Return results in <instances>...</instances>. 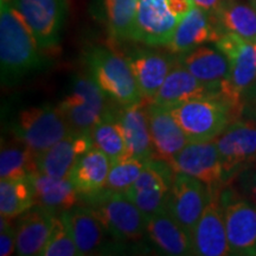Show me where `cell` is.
<instances>
[{"mask_svg":"<svg viewBox=\"0 0 256 256\" xmlns=\"http://www.w3.org/2000/svg\"><path fill=\"white\" fill-rule=\"evenodd\" d=\"M43 256H78L80 252L74 241L66 210L56 217L55 226L42 254Z\"/></svg>","mask_w":256,"mask_h":256,"instance_id":"d6a6232c","label":"cell"},{"mask_svg":"<svg viewBox=\"0 0 256 256\" xmlns=\"http://www.w3.org/2000/svg\"><path fill=\"white\" fill-rule=\"evenodd\" d=\"M144 166L145 162L130 156L110 162L106 188L120 192L126 191L139 178Z\"/></svg>","mask_w":256,"mask_h":256,"instance_id":"836d02e7","label":"cell"},{"mask_svg":"<svg viewBox=\"0 0 256 256\" xmlns=\"http://www.w3.org/2000/svg\"><path fill=\"white\" fill-rule=\"evenodd\" d=\"M92 146L104 153L110 162L128 156L122 127L116 113L108 112L92 130Z\"/></svg>","mask_w":256,"mask_h":256,"instance_id":"f546056e","label":"cell"},{"mask_svg":"<svg viewBox=\"0 0 256 256\" xmlns=\"http://www.w3.org/2000/svg\"><path fill=\"white\" fill-rule=\"evenodd\" d=\"M178 62L188 70L194 78L220 89V83L229 72V62L226 56L218 48L198 46L179 56Z\"/></svg>","mask_w":256,"mask_h":256,"instance_id":"484cf974","label":"cell"},{"mask_svg":"<svg viewBox=\"0 0 256 256\" xmlns=\"http://www.w3.org/2000/svg\"><path fill=\"white\" fill-rule=\"evenodd\" d=\"M110 168V159L100 150L92 147L74 165L69 180L81 197L90 196L106 188Z\"/></svg>","mask_w":256,"mask_h":256,"instance_id":"4316f807","label":"cell"},{"mask_svg":"<svg viewBox=\"0 0 256 256\" xmlns=\"http://www.w3.org/2000/svg\"><path fill=\"white\" fill-rule=\"evenodd\" d=\"M226 238L232 255H256V204L232 188L220 191Z\"/></svg>","mask_w":256,"mask_h":256,"instance_id":"ba28073f","label":"cell"},{"mask_svg":"<svg viewBox=\"0 0 256 256\" xmlns=\"http://www.w3.org/2000/svg\"><path fill=\"white\" fill-rule=\"evenodd\" d=\"M223 34L215 16L194 5L179 20L168 46L171 52L182 55L209 42L216 43Z\"/></svg>","mask_w":256,"mask_h":256,"instance_id":"2e32d148","label":"cell"},{"mask_svg":"<svg viewBox=\"0 0 256 256\" xmlns=\"http://www.w3.org/2000/svg\"><path fill=\"white\" fill-rule=\"evenodd\" d=\"M92 147L90 133L72 130L66 138L38 156V171L54 178H69L76 162Z\"/></svg>","mask_w":256,"mask_h":256,"instance_id":"e0dca14e","label":"cell"},{"mask_svg":"<svg viewBox=\"0 0 256 256\" xmlns=\"http://www.w3.org/2000/svg\"><path fill=\"white\" fill-rule=\"evenodd\" d=\"M247 120H249V121H252V124H255V126H256V116H255V118H249V119H247Z\"/></svg>","mask_w":256,"mask_h":256,"instance_id":"ab89813d","label":"cell"},{"mask_svg":"<svg viewBox=\"0 0 256 256\" xmlns=\"http://www.w3.org/2000/svg\"><path fill=\"white\" fill-rule=\"evenodd\" d=\"M150 128H151L153 158L168 164L177 153L188 145V139L168 108L150 104Z\"/></svg>","mask_w":256,"mask_h":256,"instance_id":"603a6c76","label":"cell"},{"mask_svg":"<svg viewBox=\"0 0 256 256\" xmlns=\"http://www.w3.org/2000/svg\"><path fill=\"white\" fill-rule=\"evenodd\" d=\"M209 197L210 190L206 184L188 174L174 172L166 209L192 236Z\"/></svg>","mask_w":256,"mask_h":256,"instance_id":"4fadbf2b","label":"cell"},{"mask_svg":"<svg viewBox=\"0 0 256 256\" xmlns=\"http://www.w3.org/2000/svg\"><path fill=\"white\" fill-rule=\"evenodd\" d=\"M168 0H139L130 40L150 46H168L179 23Z\"/></svg>","mask_w":256,"mask_h":256,"instance_id":"5bb4252c","label":"cell"},{"mask_svg":"<svg viewBox=\"0 0 256 256\" xmlns=\"http://www.w3.org/2000/svg\"><path fill=\"white\" fill-rule=\"evenodd\" d=\"M34 206L56 212L72 209L80 200V194L69 178H54L37 171L28 177Z\"/></svg>","mask_w":256,"mask_h":256,"instance_id":"d4e9b609","label":"cell"},{"mask_svg":"<svg viewBox=\"0 0 256 256\" xmlns=\"http://www.w3.org/2000/svg\"><path fill=\"white\" fill-rule=\"evenodd\" d=\"M55 212L37 206L19 216L16 224V252L22 256L40 255L56 222Z\"/></svg>","mask_w":256,"mask_h":256,"instance_id":"44dd1931","label":"cell"},{"mask_svg":"<svg viewBox=\"0 0 256 256\" xmlns=\"http://www.w3.org/2000/svg\"><path fill=\"white\" fill-rule=\"evenodd\" d=\"M36 38L20 14L8 0H0V64L2 80L14 83L43 66Z\"/></svg>","mask_w":256,"mask_h":256,"instance_id":"6da1fadb","label":"cell"},{"mask_svg":"<svg viewBox=\"0 0 256 256\" xmlns=\"http://www.w3.org/2000/svg\"><path fill=\"white\" fill-rule=\"evenodd\" d=\"M34 206V194L28 178L2 179L0 182V214L14 220Z\"/></svg>","mask_w":256,"mask_h":256,"instance_id":"1f68e13d","label":"cell"},{"mask_svg":"<svg viewBox=\"0 0 256 256\" xmlns=\"http://www.w3.org/2000/svg\"><path fill=\"white\" fill-rule=\"evenodd\" d=\"M254 46H255V54H256V42L254 43Z\"/></svg>","mask_w":256,"mask_h":256,"instance_id":"b9f144b4","label":"cell"},{"mask_svg":"<svg viewBox=\"0 0 256 256\" xmlns=\"http://www.w3.org/2000/svg\"><path fill=\"white\" fill-rule=\"evenodd\" d=\"M2 146L0 153L2 179H25L38 171V156L19 142Z\"/></svg>","mask_w":256,"mask_h":256,"instance_id":"4dcf8cb0","label":"cell"},{"mask_svg":"<svg viewBox=\"0 0 256 256\" xmlns=\"http://www.w3.org/2000/svg\"><path fill=\"white\" fill-rule=\"evenodd\" d=\"M127 60L142 98L150 101L153 100L168 74L178 64V60L147 50L133 51Z\"/></svg>","mask_w":256,"mask_h":256,"instance_id":"7402d4cb","label":"cell"},{"mask_svg":"<svg viewBox=\"0 0 256 256\" xmlns=\"http://www.w3.org/2000/svg\"><path fill=\"white\" fill-rule=\"evenodd\" d=\"M192 2H194V4L197 8L204 10L208 14L216 16L217 12L220 11V8L226 2V0H192Z\"/></svg>","mask_w":256,"mask_h":256,"instance_id":"f35d334b","label":"cell"},{"mask_svg":"<svg viewBox=\"0 0 256 256\" xmlns=\"http://www.w3.org/2000/svg\"><path fill=\"white\" fill-rule=\"evenodd\" d=\"M87 63L90 76L110 100L128 106L144 98L127 57L124 58L106 48L95 46L88 51Z\"/></svg>","mask_w":256,"mask_h":256,"instance_id":"277c9868","label":"cell"},{"mask_svg":"<svg viewBox=\"0 0 256 256\" xmlns=\"http://www.w3.org/2000/svg\"><path fill=\"white\" fill-rule=\"evenodd\" d=\"M150 104L151 101L142 98L136 104L122 106V110L116 113L124 130L128 154L142 162L153 158Z\"/></svg>","mask_w":256,"mask_h":256,"instance_id":"ac0fdd59","label":"cell"},{"mask_svg":"<svg viewBox=\"0 0 256 256\" xmlns=\"http://www.w3.org/2000/svg\"><path fill=\"white\" fill-rule=\"evenodd\" d=\"M8 217H0V255L8 256L16 250V229Z\"/></svg>","mask_w":256,"mask_h":256,"instance_id":"e575fe53","label":"cell"},{"mask_svg":"<svg viewBox=\"0 0 256 256\" xmlns=\"http://www.w3.org/2000/svg\"><path fill=\"white\" fill-rule=\"evenodd\" d=\"M138 2L139 0H98V17L115 40H130Z\"/></svg>","mask_w":256,"mask_h":256,"instance_id":"83f0119b","label":"cell"},{"mask_svg":"<svg viewBox=\"0 0 256 256\" xmlns=\"http://www.w3.org/2000/svg\"><path fill=\"white\" fill-rule=\"evenodd\" d=\"M252 2V4L254 5V8H255V10H256V0H250Z\"/></svg>","mask_w":256,"mask_h":256,"instance_id":"60d3db41","label":"cell"},{"mask_svg":"<svg viewBox=\"0 0 256 256\" xmlns=\"http://www.w3.org/2000/svg\"><path fill=\"white\" fill-rule=\"evenodd\" d=\"M243 102H244V110H243V112H248V119L249 118H255L256 116V80L250 87H249L247 92L244 94Z\"/></svg>","mask_w":256,"mask_h":256,"instance_id":"74e56055","label":"cell"},{"mask_svg":"<svg viewBox=\"0 0 256 256\" xmlns=\"http://www.w3.org/2000/svg\"><path fill=\"white\" fill-rule=\"evenodd\" d=\"M107 96L92 76H80L57 106L72 130L92 133L108 113Z\"/></svg>","mask_w":256,"mask_h":256,"instance_id":"52a82bcc","label":"cell"},{"mask_svg":"<svg viewBox=\"0 0 256 256\" xmlns=\"http://www.w3.org/2000/svg\"><path fill=\"white\" fill-rule=\"evenodd\" d=\"M83 198L118 242H139L146 235V216L124 192L104 188Z\"/></svg>","mask_w":256,"mask_h":256,"instance_id":"3957f363","label":"cell"},{"mask_svg":"<svg viewBox=\"0 0 256 256\" xmlns=\"http://www.w3.org/2000/svg\"><path fill=\"white\" fill-rule=\"evenodd\" d=\"M172 170L200 180L209 190H222L228 183L215 140L188 142L168 162Z\"/></svg>","mask_w":256,"mask_h":256,"instance_id":"9c48e42d","label":"cell"},{"mask_svg":"<svg viewBox=\"0 0 256 256\" xmlns=\"http://www.w3.org/2000/svg\"><path fill=\"white\" fill-rule=\"evenodd\" d=\"M168 110L190 142H211L235 120L232 108L220 96L194 98Z\"/></svg>","mask_w":256,"mask_h":256,"instance_id":"5b68a950","label":"cell"},{"mask_svg":"<svg viewBox=\"0 0 256 256\" xmlns=\"http://www.w3.org/2000/svg\"><path fill=\"white\" fill-rule=\"evenodd\" d=\"M214 140L229 180L256 162V126L252 121L234 120Z\"/></svg>","mask_w":256,"mask_h":256,"instance_id":"7c38bea8","label":"cell"},{"mask_svg":"<svg viewBox=\"0 0 256 256\" xmlns=\"http://www.w3.org/2000/svg\"><path fill=\"white\" fill-rule=\"evenodd\" d=\"M168 5L172 14L182 19L194 4L192 0H168Z\"/></svg>","mask_w":256,"mask_h":256,"instance_id":"8d00e7d4","label":"cell"},{"mask_svg":"<svg viewBox=\"0 0 256 256\" xmlns=\"http://www.w3.org/2000/svg\"><path fill=\"white\" fill-rule=\"evenodd\" d=\"M146 235L166 254L176 256L194 254L191 234L174 218L166 208L146 217Z\"/></svg>","mask_w":256,"mask_h":256,"instance_id":"cb8c5ba5","label":"cell"},{"mask_svg":"<svg viewBox=\"0 0 256 256\" xmlns=\"http://www.w3.org/2000/svg\"><path fill=\"white\" fill-rule=\"evenodd\" d=\"M16 139L40 156L72 132L57 107L37 106L22 110L12 127Z\"/></svg>","mask_w":256,"mask_h":256,"instance_id":"8992f818","label":"cell"},{"mask_svg":"<svg viewBox=\"0 0 256 256\" xmlns=\"http://www.w3.org/2000/svg\"><path fill=\"white\" fill-rule=\"evenodd\" d=\"M216 46L226 56L229 72L220 83V98L232 108L235 120L243 114V98L256 80V54L254 43L232 32H224Z\"/></svg>","mask_w":256,"mask_h":256,"instance_id":"7a4b0ae2","label":"cell"},{"mask_svg":"<svg viewBox=\"0 0 256 256\" xmlns=\"http://www.w3.org/2000/svg\"><path fill=\"white\" fill-rule=\"evenodd\" d=\"M20 14L42 51L58 46L66 14V0H8Z\"/></svg>","mask_w":256,"mask_h":256,"instance_id":"30bf717a","label":"cell"},{"mask_svg":"<svg viewBox=\"0 0 256 256\" xmlns=\"http://www.w3.org/2000/svg\"><path fill=\"white\" fill-rule=\"evenodd\" d=\"M174 177V171L168 162L154 158L148 159L139 178L124 194L148 217L166 208Z\"/></svg>","mask_w":256,"mask_h":256,"instance_id":"8fae6325","label":"cell"},{"mask_svg":"<svg viewBox=\"0 0 256 256\" xmlns=\"http://www.w3.org/2000/svg\"><path fill=\"white\" fill-rule=\"evenodd\" d=\"M216 19L224 32H232L243 40L256 42V10L252 2L226 0L216 14Z\"/></svg>","mask_w":256,"mask_h":256,"instance_id":"f1b7e54d","label":"cell"},{"mask_svg":"<svg viewBox=\"0 0 256 256\" xmlns=\"http://www.w3.org/2000/svg\"><path fill=\"white\" fill-rule=\"evenodd\" d=\"M66 216L80 255L102 254L116 243L110 242L114 238L89 206H74L66 210Z\"/></svg>","mask_w":256,"mask_h":256,"instance_id":"ffe728a7","label":"cell"},{"mask_svg":"<svg viewBox=\"0 0 256 256\" xmlns=\"http://www.w3.org/2000/svg\"><path fill=\"white\" fill-rule=\"evenodd\" d=\"M238 190L243 196L256 204V170L246 168L240 174Z\"/></svg>","mask_w":256,"mask_h":256,"instance_id":"d590c367","label":"cell"},{"mask_svg":"<svg viewBox=\"0 0 256 256\" xmlns=\"http://www.w3.org/2000/svg\"><path fill=\"white\" fill-rule=\"evenodd\" d=\"M216 96H220L218 88L200 81L178 62L151 102L160 107L171 108L185 101Z\"/></svg>","mask_w":256,"mask_h":256,"instance_id":"d6986e66","label":"cell"},{"mask_svg":"<svg viewBox=\"0 0 256 256\" xmlns=\"http://www.w3.org/2000/svg\"><path fill=\"white\" fill-rule=\"evenodd\" d=\"M220 191L222 190H210L209 200L192 232L194 254L202 256L232 255L220 203Z\"/></svg>","mask_w":256,"mask_h":256,"instance_id":"9a60e30c","label":"cell"}]
</instances>
